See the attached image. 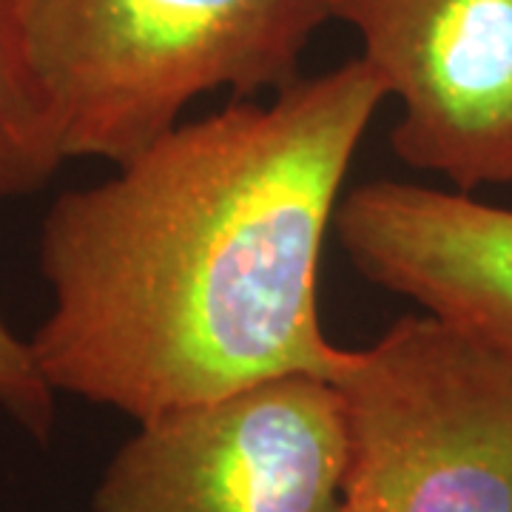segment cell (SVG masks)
Returning <instances> with one entry per match:
<instances>
[{
	"label": "cell",
	"mask_w": 512,
	"mask_h": 512,
	"mask_svg": "<svg viewBox=\"0 0 512 512\" xmlns=\"http://www.w3.org/2000/svg\"><path fill=\"white\" fill-rule=\"evenodd\" d=\"M387 100L362 57L177 123L40 225L55 393L146 421L282 376L333 379L319 316L345 180Z\"/></svg>",
	"instance_id": "obj_1"
},
{
	"label": "cell",
	"mask_w": 512,
	"mask_h": 512,
	"mask_svg": "<svg viewBox=\"0 0 512 512\" xmlns=\"http://www.w3.org/2000/svg\"><path fill=\"white\" fill-rule=\"evenodd\" d=\"M333 0H26V40L66 160L126 163L211 92L302 77Z\"/></svg>",
	"instance_id": "obj_2"
},
{
	"label": "cell",
	"mask_w": 512,
	"mask_h": 512,
	"mask_svg": "<svg viewBox=\"0 0 512 512\" xmlns=\"http://www.w3.org/2000/svg\"><path fill=\"white\" fill-rule=\"evenodd\" d=\"M345 498L376 512H512V359L433 313L404 316L330 379Z\"/></svg>",
	"instance_id": "obj_3"
},
{
	"label": "cell",
	"mask_w": 512,
	"mask_h": 512,
	"mask_svg": "<svg viewBox=\"0 0 512 512\" xmlns=\"http://www.w3.org/2000/svg\"><path fill=\"white\" fill-rule=\"evenodd\" d=\"M348 430L330 379L282 376L137 421L94 512H336Z\"/></svg>",
	"instance_id": "obj_4"
},
{
	"label": "cell",
	"mask_w": 512,
	"mask_h": 512,
	"mask_svg": "<svg viewBox=\"0 0 512 512\" xmlns=\"http://www.w3.org/2000/svg\"><path fill=\"white\" fill-rule=\"evenodd\" d=\"M399 103L390 146L456 191L512 185V0H333Z\"/></svg>",
	"instance_id": "obj_5"
},
{
	"label": "cell",
	"mask_w": 512,
	"mask_h": 512,
	"mask_svg": "<svg viewBox=\"0 0 512 512\" xmlns=\"http://www.w3.org/2000/svg\"><path fill=\"white\" fill-rule=\"evenodd\" d=\"M350 265L512 359V208L399 180L348 191L333 222Z\"/></svg>",
	"instance_id": "obj_6"
},
{
	"label": "cell",
	"mask_w": 512,
	"mask_h": 512,
	"mask_svg": "<svg viewBox=\"0 0 512 512\" xmlns=\"http://www.w3.org/2000/svg\"><path fill=\"white\" fill-rule=\"evenodd\" d=\"M63 163L29 55L26 0H0V202L46 188Z\"/></svg>",
	"instance_id": "obj_7"
},
{
	"label": "cell",
	"mask_w": 512,
	"mask_h": 512,
	"mask_svg": "<svg viewBox=\"0 0 512 512\" xmlns=\"http://www.w3.org/2000/svg\"><path fill=\"white\" fill-rule=\"evenodd\" d=\"M0 410L37 444L55 436L57 393L37 365L29 339H20L0 311Z\"/></svg>",
	"instance_id": "obj_8"
},
{
	"label": "cell",
	"mask_w": 512,
	"mask_h": 512,
	"mask_svg": "<svg viewBox=\"0 0 512 512\" xmlns=\"http://www.w3.org/2000/svg\"><path fill=\"white\" fill-rule=\"evenodd\" d=\"M336 512H376V510H370L367 504L356 501V498H345V501H342V507H339Z\"/></svg>",
	"instance_id": "obj_9"
}]
</instances>
